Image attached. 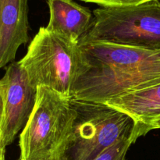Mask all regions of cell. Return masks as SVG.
Wrapping results in <instances>:
<instances>
[{
  "mask_svg": "<svg viewBox=\"0 0 160 160\" xmlns=\"http://www.w3.org/2000/svg\"><path fill=\"white\" fill-rule=\"evenodd\" d=\"M79 45L84 66L72 98L105 103L160 83V48L105 42Z\"/></svg>",
  "mask_w": 160,
  "mask_h": 160,
  "instance_id": "6da1fadb",
  "label": "cell"
},
{
  "mask_svg": "<svg viewBox=\"0 0 160 160\" xmlns=\"http://www.w3.org/2000/svg\"><path fill=\"white\" fill-rule=\"evenodd\" d=\"M77 112L72 98L38 86L34 109L20 134V160H65Z\"/></svg>",
  "mask_w": 160,
  "mask_h": 160,
  "instance_id": "7a4b0ae2",
  "label": "cell"
},
{
  "mask_svg": "<svg viewBox=\"0 0 160 160\" xmlns=\"http://www.w3.org/2000/svg\"><path fill=\"white\" fill-rule=\"evenodd\" d=\"M18 62L35 88L44 86L70 98L84 66L79 42L46 27L39 28Z\"/></svg>",
  "mask_w": 160,
  "mask_h": 160,
  "instance_id": "3957f363",
  "label": "cell"
},
{
  "mask_svg": "<svg viewBox=\"0 0 160 160\" xmlns=\"http://www.w3.org/2000/svg\"><path fill=\"white\" fill-rule=\"evenodd\" d=\"M92 28L79 44H116L136 48H160V1L93 11Z\"/></svg>",
  "mask_w": 160,
  "mask_h": 160,
  "instance_id": "277c9868",
  "label": "cell"
},
{
  "mask_svg": "<svg viewBox=\"0 0 160 160\" xmlns=\"http://www.w3.org/2000/svg\"><path fill=\"white\" fill-rule=\"evenodd\" d=\"M77 112L67 160H92L123 139L138 138L130 116L106 103L72 98Z\"/></svg>",
  "mask_w": 160,
  "mask_h": 160,
  "instance_id": "5b68a950",
  "label": "cell"
},
{
  "mask_svg": "<svg viewBox=\"0 0 160 160\" xmlns=\"http://www.w3.org/2000/svg\"><path fill=\"white\" fill-rule=\"evenodd\" d=\"M37 88L31 84L19 62H11L0 79L2 102V145L12 143L26 125L36 102Z\"/></svg>",
  "mask_w": 160,
  "mask_h": 160,
  "instance_id": "8992f818",
  "label": "cell"
},
{
  "mask_svg": "<svg viewBox=\"0 0 160 160\" xmlns=\"http://www.w3.org/2000/svg\"><path fill=\"white\" fill-rule=\"evenodd\" d=\"M28 1L0 0V69L12 62L28 42Z\"/></svg>",
  "mask_w": 160,
  "mask_h": 160,
  "instance_id": "52a82bcc",
  "label": "cell"
},
{
  "mask_svg": "<svg viewBox=\"0 0 160 160\" xmlns=\"http://www.w3.org/2000/svg\"><path fill=\"white\" fill-rule=\"evenodd\" d=\"M107 105L128 114L135 123L138 138L153 130L160 120V83L111 98Z\"/></svg>",
  "mask_w": 160,
  "mask_h": 160,
  "instance_id": "ba28073f",
  "label": "cell"
},
{
  "mask_svg": "<svg viewBox=\"0 0 160 160\" xmlns=\"http://www.w3.org/2000/svg\"><path fill=\"white\" fill-rule=\"evenodd\" d=\"M47 4L49 20L46 28L49 31L79 42L93 24L92 11L73 0H47Z\"/></svg>",
  "mask_w": 160,
  "mask_h": 160,
  "instance_id": "9c48e42d",
  "label": "cell"
},
{
  "mask_svg": "<svg viewBox=\"0 0 160 160\" xmlns=\"http://www.w3.org/2000/svg\"><path fill=\"white\" fill-rule=\"evenodd\" d=\"M136 141L134 138L123 139L105 150L92 160H126L128 149Z\"/></svg>",
  "mask_w": 160,
  "mask_h": 160,
  "instance_id": "30bf717a",
  "label": "cell"
},
{
  "mask_svg": "<svg viewBox=\"0 0 160 160\" xmlns=\"http://www.w3.org/2000/svg\"><path fill=\"white\" fill-rule=\"evenodd\" d=\"M81 1L95 3L104 8H120L138 6L148 2L160 1V0H81Z\"/></svg>",
  "mask_w": 160,
  "mask_h": 160,
  "instance_id": "8fae6325",
  "label": "cell"
},
{
  "mask_svg": "<svg viewBox=\"0 0 160 160\" xmlns=\"http://www.w3.org/2000/svg\"><path fill=\"white\" fill-rule=\"evenodd\" d=\"M4 150H6V148H3L2 145V102L0 99V153Z\"/></svg>",
  "mask_w": 160,
  "mask_h": 160,
  "instance_id": "7c38bea8",
  "label": "cell"
},
{
  "mask_svg": "<svg viewBox=\"0 0 160 160\" xmlns=\"http://www.w3.org/2000/svg\"><path fill=\"white\" fill-rule=\"evenodd\" d=\"M155 129H160V120L153 125V130Z\"/></svg>",
  "mask_w": 160,
  "mask_h": 160,
  "instance_id": "4fadbf2b",
  "label": "cell"
},
{
  "mask_svg": "<svg viewBox=\"0 0 160 160\" xmlns=\"http://www.w3.org/2000/svg\"><path fill=\"white\" fill-rule=\"evenodd\" d=\"M5 154H6V150H4V151H2L1 153H0V160H6Z\"/></svg>",
  "mask_w": 160,
  "mask_h": 160,
  "instance_id": "5bb4252c",
  "label": "cell"
},
{
  "mask_svg": "<svg viewBox=\"0 0 160 160\" xmlns=\"http://www.w3.org/2000/svg\"><path fill=\"white\" fill-rule=\"evenodd\" d=\"M18 160H20V159H18ZM65 160H67V159H65Z\"/></svg>",
  "mask_w": 160,
  "mask_h": 160,
  "instance_id": "9a60e30c",
  "label": "cell"
}]
</instances>
